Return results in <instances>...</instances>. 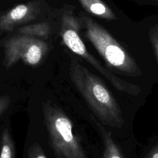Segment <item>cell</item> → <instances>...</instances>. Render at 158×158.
Wrapping results in <instances>:
<instances>
[{"label": "cell", "instance_id": "cell-1", "mask_svg": "<svg viewBox=\"0 0 158 158\" xmlns=\"http://www.w3.org/2000/svg\"><path fill=\"white\" fill-rule=\"evenodd\" d=\"M69 73L74 86L100 121L109 127H121L125 122L122 110L101 80L73 57Z\"/></svg>", "mask_w": 158, "mask_h": 158}, {"label": "cell", "instance_id": "cell-2", "mask_svg": "<svg viewBox=\"0 0 158 158\" xmlns=\"http://www.w3.org/2000/svg\"><path fill=\"white\" fill-rule=\"evenodd\" d=\"M44 123L51 148L57 158H87L66 114L51 101L42 103Z\"/></svg>", "mask_w": 158, "mask_h": 158}, {"label": "cell", "instance_id": "cell-3", "mask_svg": "<svg viewBox=\"0 0 158 158\" xmlns=\"http://www.w3.org/2000/svg\"><path fill=\"white\" fill-rule=\"evenodd\" d=\"M83 21L86 36L110 67L128 76L142 75L133 59L103 27L86 16H83Z\"/></svg>", "mask_w": 158, "mask_h": 158}, {"label": "cell", "instance_id": "cell-4", "mask_svg": "<svg viewBox=\"0 0 158 158\" xmlns=\"http://www.w3.org/2000/svg\"><path fill=\"white\" fill-rule=\"evenodd\" d=\"M62 37L65 44L74 53L85 59L89 64L103 75L120 91L136 96L140 93L139 86L130 83L118 78L114 73L103 67L86 48L78 34V23L73 16L64 15L62 22Z\"/></svg>", "mask_w": 158, "mask_h": 158}, {"label": "cell", "instance_id": "cell-5", "mask_svg": "<svg viewBox=\"0 0 158 158\" xmlns=\"http://www.w3.org/2000/svg\"><path fill=\"white\" fill-rule=\"evenodd\" d=\"M0 42L4 49L2 64L6 69L13 67L19 60L35 67L46 57L49 46L42 39L35 36L18 34Z\"/></svg>", "mask_w": 158, "mask_h": 158}, {"label": "cell", "instance_id": "cell-6", "mask_svg": "<svg viewBox=\"0 0 158 158\" xmlns=\"http://www.w3.org/2000/svg\"><path fill=\"white\" fill-rule=\"evenodd\" d=\"M38 0L18 4L0 15V35L12 31L17 27L35 20L41 13Z\"/></svg>", "mask_w": 158, "mask_h": 158}, {"label": "cell", "instance_id": "cell-7", "mask_svg": "<svg viewBox=\"0 0 158 158\" xmlns=\"http://www.w3.org/2000/svg\"><path fill=\"white\" fill-rule=\"evenodd\" d=\"M91 118L98 126L103 139L104 151L101 158H124L118 146L113 140L111 133L106 130L93 116L91 115Z\"/></svg>", "mask_w": 158, "mask_h": 158}, {"label": "cell", "instance_id": "cell-8", "mask_svg": "<svg viewBox=\"0 0 158 158\" xmlns=\"http://www.w3.org/2000/svg\"><path fill=\"white\" fill-rule=\"evenodd\" d=\"M88 12L104 19L112 20L115 16L112 10L101 0H78Z\"/></svg>", "mask_w": 158, "mask_h": 158}, {"label": "cell", "instance_id": "cell-9", "mask_svg": "<svg viewBox=\"0 0 158 158\" xmlns=\"http://www.w3.org/2000/svg\"><path fill=\"white\" fill-rule=\"evenodd\" d=\"M17 31L19 34L44 40L48 38L51 33V27L46 22H40L22 26L18 28Z\"/></svg>", "mask_w": 158, "mask_h": 158}, {"label": "cell", "instance_id": "cell-10", "mask_svg": "<svg viewBox=\"0 0 158 158\" xmlns=\"http://www.w3.org/2000/svg\"><path fill=\"white\" fill-rule=\"evenodd\" d=\"M0 158H15L14 142L9 130L4 128L0 138Z\"/></svg>", "mask_w": 158, "mask_h": 158}, {"label": "cell", "instance_id": "cell-11", "mask_svg": "<svg viewBox=\"0 0 158 158\" xmlns=\"http://www.w3.org/2000/svg\"><path fill=\"white\" fill-rule=\"evenodd\" d=\"M28 158H47L41 146L36 142L33 143L27 151Z\"/></svg>", "mask_w": 158, "mask_h": 158}, {"label": "cell", "instance_id": "cell-12", "mask_svg": "<svg viewBox=\"0 0 158 158\" xmlns=\"http://www.w3.org/2000/svg\"><path fill=\"white\" fill-rule=\"evenodd\" d=\"M149 41L152 46L158 62V25L153 27L149 30Z\"/></svg>", "mask_w": 158, "mask_h": 158}, {"label": "cell", "instance_id": "cell-13", "mask_svg": "<svg viewBox=\"0 0 158 158\" xmlns=\"http://www.w3.org/2000/svg\"><path fill=\"white\" fill-rule=\"evenodd\" d=\"M11 100L7 95L0 96V116L2 115L9 107Z\"/></svg>", "mask_w": 158, "mask_h": 158}, {"label": "cell", "instance_id": "cell-14", "mask_svg": "<svg viewBox=\"0 0 158 158\" xmlns=\"http://www.w3.org/2000/svg\"><path fill=\"white\" fill-rule=\"evenodd\" d=\"M146 158H158V143L150 150Z\"/></svg>", "mask_w": 158, "mask_h": 158}, {"label": "cell", "instance_id": "cell-15", "mask_svg": "<svg viewBox=\"0 0 158 158\" xmlns=\"http://www.w3.org/2000/svg\"><path fill=\"white\" fill-rule=\"evenodd\" d=\"M156 1H158V0H156Z\"/></svg>", "mask_w": 158, "mask_h": 158}]
</instances>
